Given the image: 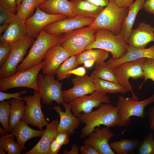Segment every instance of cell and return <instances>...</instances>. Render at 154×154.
Returning <instances> with one entry per match:
<instances>
[{"label":"cell","instance_id":"obj_47","mask_svg":"<svg viewBox=\"0 0 154 154\" xmlns=\"http://www.w3.org/2000/svg\"><path fill=\"white\" fill-rule=\"evenodd\" d=\"M80 147L75 143H73L72 145V146L70 150L68 151L67 150H64L63 151L64 154H78L80 151Z\"/></svg>","mask_w":154,"mask_h":154},{"label":"cell","instance_id":"obj_21","mask_svg":"<svg viewBox=\"0 0 154 154\" xmlns=\"http://www.w3.org/2000/svg\"><path fill=\"white\" fill-rule=\"evenodd\" d=\"M145 58L154 59V44L149 48H134L127 44V52L123 56L118 59L112 57L106 62L112 68L124 63L133 61Z\"/></svg>","mask_w":154,"mask_h":154},{"label":"cell","instance_id":"obj_19","mask_svg":"<svg viewBox=\"0 0 154 154\" xmlns=\"http://www.w3.org/2000/svg\"><path fill=\"white\" fill-rule=\"evenodd\" d=\"M65 109L63 112L59 106H54L53 109L58 113L60 117L57 131L58 133L67 131L71 135L75 132V130L79 126L81 121L79 118L74 116L71 112V109L68 103L64 102L62 104Z\"/></svg>","mask_w":154,"mask_h":154},{"label":"cell","instance_id":"obj_51","mask_svg":"<svg viewBox=\"0 0 154 154\" xmlns=\"http://www.w3.org/2000/svg\"><path fill=\"white\" fill-rule=\"evenodd\" d=\"M9 24H5L1 25L0 26V34L3 31H5Z\"/></svg>","mask_w":154,"mask_h":154},{"label":"cell","instance_id":"obj_49","mask_svg":"<svg viewBox=\"0 0 154 154\" xmlns=\"http://www.w3.org/2000/svg\"><path fill=\"white\" fill-rule=\"evenodd\" d=\"M98 6L104 7L109 3L110 0H86Z\"/></svg>","mask_w":154,"mask_h":154},{"label":"cell","instance_id":"obj_54","mask_svg":"<svg viewBox=\"0 0 154 154\" xmlns=\"http://www.w3.org/2000/svg\"><path fill=\"white\" fill-rule=\"evenodd\" d=\"M116 0H110V1L113 2H114Z\"/></svg>","mask_w":154,"mask_h":154},{"label":"cell","instance_id":"obj_48","mask_svg":"<svg viewBox=\"0 0 154 154\" xmlns=\"http://www.w3.org/2000/svg\"><path fill=\"white\" fill-rule=\"evenodd\" d=\"M133 1V0H116L114 2L120 7H128Z\"/></svg>","mask_w":154,"mask_h":154},{"label":"cell","instance_id":"obj_30","mask_svg":"<svg viewBox=\"0 0 154 154\" xmlns=\"http://www.w3.org/2000/svg\"><path fill=\"white\" fill-rule=\"evenodd\" d=\"M23 100L13 98L10 101L11 105L8 132L18 123L23 115L26 106Z\"/></svg>","mask_w":154,"mask_h":154},{"label":"cell","instance_id":"obj_53","mask_svg":"<svg viewBox=\"0 0 154 154\" xmlns=\"http://www.w3.org/2000/svg\"><path fill=\"white\" fill-rule=\"evenodd\" d=\"M23 0H17V6L20 4Z\"/></svg>","mask_w":154,"mask_h":154},{"label":"cell","instance_id":"obj_35","mask_svg":"<svg viewBox=\"0 0 154 154\" xmlns=\"http://www.w3.org/2000/svg\"><path fill=\"white\" fill-rule=\"evenodd\" d=\"M70 135L66 131L58 133L51 143L48 154H57L62 145L69 143Z\"/></svg>","mask_w":154,"mask_h":154},{"label":"cell","instance_id":"obj_46","mask_svg":"<svg viewBox=\"0 0 154 154\" xmlns=\"http://www.w3.org/2000/svg\"><path fill=\"white\" fill-rule=\"evenodd\" d=\"M86 70L84 66L75 69L68 73V74L70 76L72 74L77 75V76H83L85 75Z\"/></svg>","mask_w":154,"mask_h":154},{"label":"cell","instance_id":"obj_25","mask_svg":"<svg viewBox=\"0 0 154 154\" xmlns=\"http://www.w3.org/2000/svg\"><path fill=\"white\" fill-rule=\"evenodd\" d=\"M145 1L135 0L128 7V13L123 21L120 33L124 37L127 44L136 17L140 10L143 9Z\"/></svg>","mask_w":154,"mask_h":154},{"label":"cell","instance_id":"obj_2","mask_svg":"<svg viewBox=\"0 0 154 154\" xmlns=\"http://www.w3.org/2000/svg\"><path fill=\"white\" fill-rule=\"evenodd\" d=\"M62 34L51 35L43 29L34 41L27 55L19 65L17 71L28 69L40 64L48 50L60 43Z\"/></svg>","mask_w":154,"mask_h":154},{"label":"cell","instance_id":"obj_10","mask_svg":"<svg viewBox=\"0 0 154 154\" xmlns=\"http://www.w3.org/2000/svg\"><path fill=\"white\" fill-rule=\"evenodd\" d=\"M144 58L130 62L124 63L112 68L113 71L118 83L122 87L130 92L132 96H136L129 79L136 80L144 78L143 72L142 65Z\"/></svg>","mask_w":154,"mask_h":154},{"label":"cell","instance_id":"obj_16","mask_svg":"<svg viewBox=\"0 0 154 154\" xmlns=\"http://www.w3.org/2000/svg\"><path fill=\"white\" fill-rule=\"evenodd\" d=\"M114 134L110 127L106 126L101 128L96 127L83 142L84 144L90 145L97 150L100 154H115L110 146L109 142Z\"/></svg>","mask_w":154,"mask_h":154},{"label":"cell","instance_id":"obj_44","mask_svg":"<svg viewBox=\"0 0 154 154\" xmlns=\"http://www.w3.org/2000/svg\"><path fill=\"white\" fill-rule=\"evenodd\" d=\"M143 9L148 13L154 15V0L145 1Z\"/></svg>","mask_w":154,"mask_h":154},{"label":"cell","instance_id":"obj_31","mask_svg":"<svg viewBox=\"0 0 154 154\" xmlns=\"http://www.w3.org/2000/svg\"><path fill=\"white\" fill-rule=\"evenodd\" d=\"M96 90L104 94H126L128 90L122 87L118 83L104 80L98 78H94Z\"/></svg>","mask_w":154,"mask_h":154},{"label":"cell","instance_id":"obj_32","mask_svg":"<svg viewBox=\"0 0 154 154\" xmlns=\"http://www.w3.org/2000/svg\"><path fill=\"white\" fill-rule=\"evenodd\" d=\"M91 76L93 78H98L118 83L112 68L109 66L107 62H104L96 64L95 69Z\"/></svg>","mask_w":154,"mask_h":154},{"label":"cell","instance_id":"obj_20","mask_svg":"<svg viewBox=\"0 0 154 154\" xmlns=\"http://www.w3.org/2000/svg\"><path fill=\"white\" fill-rule=\"evenodd\" d=\"M59 122L58 120L53 119L46 126L43 131L41 138L36 145L29 151L24 154H48L51 143L58 133V126Z\"/></svg>","mask_w":154,"mask_h":154},{"label":"cell","instance_id":"obj_4","mask_svg":"<svg viewBox=\"0 0 154 154\" xmlns=\"http://www.w3.org/2000/svg\"><path fill=\"white\" fill-rule=\"evenodd\" d=\"M63 33L60 42L70 56L78 55L86 50L95 41L98 29L88 26Z\"/></svg>","mask_w":154,"mask_h":154},{"label":"cell","instance_id":"obj_34","mask_svg":"<svg viewBox=\"0 0 154 154\" xmlns=\"http://www.w3.org/2000/svg\"><path fill=\"white\" fill-rule=\"evenodd\" d=\"M38 6L37 0H23L20 4L17 6L16 15L26 20L33 15L35 8Z\"/></svg>","mask_w":154,"mask_h":154},{"label":"cell","instance_id":"obj_22","mask_svg":"<svg viewBox=\"0 0 154 154\" xmlns=\"http://www.w3.org/2000/svg\"><path fill=\"white\" fill-rule=\"evenodd\" d=\"M25 20L16 15L15 19L8 25L2 35L0 36V43L12 44L27 34Z\"/></svg>","mask_w":154,"mask_h":154},{"label":"cell","instance_id":"obj_24","mask_svg":"<svg viewBox=\"0 0 154 154\" xmlns=\"http://www.w3.org/2000/svg\"><path fill=\"white\" fill-rule=\"evenodd\" d=\"M17 138V141L23 150L26 149L25 143L29 139L36 137H41L43 131L33 129L21 119L10 132Z\"/></svg>","mask_w":154,"mask_h":154},{"label":"cell","instance_id":"obj_52","mask_svg":"<svg viewBox=\"0 0 154 154\" xmlns=\"http://www.w3.org/2000/svg\"><path fill=\"white\" fill-rule=\"evenodd\" d=\"M46 0H37L38 6L42 4Z\"/></svg>","mask_w":154,"mask_h":154},{"label":"cell","instance_id":"obj_12","mask_svg":"<svg viewBox=\"0 0 154 154\" xmlns=\"http://www.w3.org/2000/svg\"><path fill=\"white\" fill-rule=\"evenodd\" d=\"M110 103L106 94L95 90L89 95L76 98L68 103L73 115L78 117L81 113L88 114L94 108H98L102 103Z\"/></svg>","mask_w":154,"mask_h":154},{"label":"cell","instance_id":"obj_33","mask_svg":"<svg viewBox=\"0 0 154 154\" xmlns=\"http://www.w3.org/2000/svg\"><path fill=\"white\" fill-rule=\"evenodd\" d=\"M78 55L70 56L59 67L55 74L58 80H62L70 76L68 73L79 65L77 60Z\"/></svg>","mask_w":154,"mask_h":154},{"label":"cell","instance_id":"obj_27","mask_svg":"<svg viewBox=\"0 0 154 154\" xmlns=\"http://www.w3.org/2000/svg\"><path fill=\"white\" fill-rule=\"evenodd\" d=\"M0 154H20L23 150L19 145L14 141L15 136L0 128Z\"/></svg>","mask_w":154,"mask_h":154},{"label":"cell","instance_id":"obj_7","mask_svg":"<svg viewBox=\"0 0 154 154\" xmlns=\"http://www.w3.org/2000/svg\"><path fill=\"white\" fill-rule=\"evenodd\" d=\"M44 64L43 60L39 64L28 69L17 71L14 74L0 79V90L4 91L14 88L24 87L39 91L37 78Z\"/></svg>","mask_w":154,"mask_h":154},{"label":"cell","instance_id":"obj_37","mask_svg":"<svg viewBox=\"0 0 154 154\" xmlns=\"http://www.w3.org/2000/svg\"><path fill=\"white\" fill-rule=\"evenodd\" d=\"M139 154H154V139L152 133L149 134L141 141L138 147Z\"/></svg>","mask_w":154,"mask_h":154},{"label":"cell","instance_id":"obj_43","mask_svg":"<svg viewBox=\"0 0 154 154\" xmlns=\"http://www.w3.org/2000/svg\"><path fill=\"white\" fill-rule=\"evenodd\" d=\"M80 151L81 154H100L94 147L86 144H84L80 147Z\"/></svg>","mask_w":154,"mask_h":154},{"label":"cell","instance_id":"obj_8","mask_svg":"<svg viewBox=\"0 0 154 154\" xmlns=\"http://www.w3.org/2000/svg\"><path fill=\"white\" fill-rule=\"evenodd\" d=\"M34 41L33 38L27 34L12 44L7 59L0 67V78L9 77L16 72L18 64L23 61L28 49Z\"/></svg>","mask_w":154,"mask_h":154},{"label":"cell","instance_id":"obj_36","mask_svg":"<svg viewBox=\"0 0 154 154\" xmlns=\"http://www.w3.org/2000/svg\"><path fill=\"white\" fill-rule=\"evenodd\" d=\"M11 105L10 102L3 100L0 102V122L3 128L8 132Z\"/></svg>","mask_w":154,"mask_h":154},{"label":"cell","instance_id":"obj_45","mask_svg":"<svg viewBox=\"0 0 154 154\" xmlns=\"http://www.w3.org/2000/svg\"><path fill=\"white\" fill-rule=\"evenodd\" d=\"M146 114L149 119V128L154 130V106L152 107Z\"/></svg>","mask_w":154,"mask_h":154},{"label":"cell","instance_id":"obj_18","mask_svg":"<svg viewBox=\"0 0 154 154\" xmlns=\"http://www.w3.org/2000/svg\"><path fill=\"white\" fill-rule=\"evenodd\" d=\"M154 27L144 22L139 23L135 29L132 30L127 44L137 48H144L147 44L153 41Z\"/></svg>","mask_w":154,"mask_h":154},{"label":"cell","instance_id":"obj_41","mask_svg":"<svg viewBox=\"0 0 154 154\" xmlns=\"http://www.w3.org/2000/svg\"><path fill=\"white\" fill-rule=\"evenodd\" d=\"M0 6L15 14L16 12L17 0H0Z\"/></svg>","mask_w":154,"mask_h":154},{"label":"cell","instance_id":"obj_50","mask_svg":"<svg viewBox=\"0 0 154 154\" xmlns=\"http://www.w3.org/2000/svg\"><path fill=\"white\" fill-rule=\"evenodd\" d=\"M94 63L95 61L94 60L87 61L84 63V66L85 68H90L91 67Z\"/></svg>","mask_w":154,"mask_h":154},{"label":"cell","instance_id":"obj_28","mask_svg":"<svg viewBox=\"0 0 154 154\" xmlns=\"http://www.w3.org/2000/svg\"><path fill=\"white\" fill-rule=\"evenodd\" d=\"M141 141L137 139H124L109 143V144L116 153L133 154L138 147Z\"/></svg>","mask_w":154,"mask_h":154},{"label":"cell","instance_id":"obj_38","mask_svg":"<svg viewBox=\"0 0 154 154\" xmlns=\"http://www.w3.org/2000/svg\"><path fill=\"white\" fill-rule=\"evenodd\" d=\"M144 79L139 88L147 80L150 79L154 82V59L144 58L142 65Z\"/></svg>","mask_w":154,"mask_h":154},{"label":"cell","instance_id":"obj_1","mask_svg":"<svg viewBox=\"0 0 154 154\" xmlns=\"http://www.w3.org/2000/svg\"><path fill=\"white\" fill-rule=\"evenodd\" d=\"M85 125L80 137L83 138L93 132L97 127L103 125L110 128L118 126L119 117L116 106L108 103H102L98 109L88 114L81 113L78 117Z\"/></svg>","mask_w":154,"mask_h":154},{"label":"cell","instance_id":"obj_17","mask_svg":"<svg viewBox=\"0 0 154 154\" xmlns=\"http://www.w3.org/2000/svg\"><path fill=\"white\" fill-rule=\"evenodd\" d=\"M70 57L60 43L52 46L43 58L44 64L42 69L43 74L54 75L59 67Z\"/></svg>","mask_w":154,"mask_h":154},{"label":"cell","instance_id":"obj_40","mask_svg":"<svg viewBox=\"0 0 154 154\" xmlns=\"http://www.w3.org/2000/svg\"><path fill=\"white\" fill-rule=\"evenodd\" d=\"M12 44L8 43H0V66L7 59L11 50Z\"/></svg>","mask_w":154,"mask_h":154},{"label":"cell","instance_id":"obj_14","mask_svg":"<svg viewBox=\"0 0 154 154\" xmlns=\"http://www.w3.org/2000/svg\"><path fill=\"white\" fill-rule=\"evenodd\" d=\"M95 18L76 17H67L54 21L46 26L43 29L51 35H60L77 29L88 26Z\"/></svg>","mask_w":154,"mask_h":154},{"label":"cell","instance_id":"obj_23","mask_svg":"<svg viewBox=\"0 0 154 154\" xmlns=\"http://www.w3.org/2000/svg\"><path fill=\"white\" fill-rule=\"evenodd\" d=\"M38 7L47 13L60 14L68 17H76L72 3L68 0H46Z\"/></svg>","mask_w":154,"mask_h":154},{"label":"cell","instance_id":"obj_42","mask_svg":"<svg viewBox=\"0 0 154 154\" xmlns=\"http://www.w3.org/2000/svg\"><path fill=\"white\" fill-rule=\"evenodd\" d=\"M27 92V90H23L21 92H16L13 93H6L0 91V101H1L11 98L23 100V97H20V96L21 94H25Z\"/></svg>","mask_w":154,"mask_h":154},{"label":"cell","instance_id":"obj_6","mask_svg":"<svg viewBox=\"0 0 154 154\" xmlns=\"http://www.w3.org/2000/svg\"><path fill=\"white\" fill-rule=\"evenodd\" d=\"M127 44L120 34L115 35L110 31L98 29L95 34V41L86 48H100L110 52L114 58L118 59L126 53Z\"/></svg>","mask_w":154,"mask_h":154},{"label":"cell","instance_id":"obj_9","mask_svg":"<svg viewBox=\"0 0 154 154\" xmlns=\"http://www.w3.org/2000/svg\"><path fill=\"white\" fill-rule=\"evenodd\" d=\"M37 84L43 104L50 105L55 101L60 105L64 102L62 90V83L56 80L54 75L38 74Z\"/></svg>","mask_w":154,"mask_h":154},{"label":"cell","instance_id":"obj_3","mask_svg":"<svg viewBox=\"0 0 154 154\" xmlns=\"http://www.w3.org/2000/svg\"><path fill=\"white\" fill-rule=\"evenodd\" d=\"M128 11V7H121L114 2L110 1L108 4L88 26L97 29L110 31L115 35L120 34L122 24Z\"/></svg>","mask_w":154,"mask_h":154},{"label":"cell","instance_id":"obj_5","mask_svg":"<svg viewBox=\"0 0 154 154\" xmlns=\"http://www.w3.org/2000/svg\"><path fill=\"white\" fill-rule=\"evenodd\" d=\"M154 102V92L147 98L140 101L137 96L125 98L122 95L118 96L116 106L119 117L118 125L120 127H127L133 116L142 118L146 114L145 107L150 103Z\"/></svg>","mask_w":154,"mask_h":154},{"label":"cell","instance_id":"obj_26","mask_svg":"<svg viewBox=\"0 0 154 154\" xmlns=\"http://www.w3.org/2000/svg\"><path fill=\"white\" fill-rule=\"evenodd\" d=\"M76 17L95 18L104 7L97 6L86 0H70Z\"/></svg>","mask_w":154,"mask_h":154},{"label":"cell","instance_id":"obj_11","mask_svg":"<svg viewBox=\"0 0 154 154\" xmlns=\"http://www.w3.org/2000/svg\"><path fill=\"white\" fill-rule=\"evenodd\" d=\"M41 99L39 91L36 90H34L33 96H24L23 97L26 105L21 120L28 124L38 127L43 131V127H46L48 123L42 110Z\"/></svg>","mask_w":154,"mask_h":154},{"label":"cell","instance_id":"obj_15","mask_svg":"<svg viewBox=\"0 0 154 154\" xmlns=\"http://www.w3.org/2000/svg\"><path fill=\"white\" fill-rule=\"evenodd\" d=\"M94 78L87 75L77 76L72 80L73 87L62 91L64 102L69 103L74 99L91 94L96 90Z\"/></svg>","mask_w":154,"mask_h":154},{"label":"cell","instance_id":"obj_55","mask_svg":"<svg viewBox=\"0 0 154 154\" xmlns=\"http://www.w3.org/2000/svg\"><path fill=\"white\" fill-rule=\"evenodd\" d=\"M153 41L154 42V37H153Z\"/></svg>","mask_w":154,"mask_h":154},{"label":"cell","instance_id":"obj_29","mask_svg":"<svg viewBox=\"0 0 154 154\" xmlns=\"http://www.w3.org/2000/svg\"><path fill=\"white\" fill-rule=\"evenodd\" d=\"M109 57V52L100 48L86 50L78 54L77 60L79 65L86 61L94 60L95 64L104 62Z\"/></svg>","mask_w":154,"mask_h":154},{"label":"cell","instance_id":"obj_39","mask_svg":"<svg viewBox=\"0 0 154 154\" xmlns=\"http://www.w3.org/2000/svg\"><path fill=\"white\" fill-rule=\"evenodd\" d=\"M16 15L0 6V25L9 24L15 18Z\"/></svg>","mask_w":154,"mask_h":154},{"label":"cell","instance_id":"obj_13","mask_svg":"<svg viewBox=\"0 0 154 154\" xmlns=\"http://www.w3.org/2000/svg\"><path fill=\"white\" fill-rule=\"evenodd\" d=\"M67 17H68L62 14L46 13L38 6L35 13L25 20L27 34L33 38H37L40 32L47 25L56 21Z\"/></svg>","mask_w":154,"mask_h":154}]
</instances>
